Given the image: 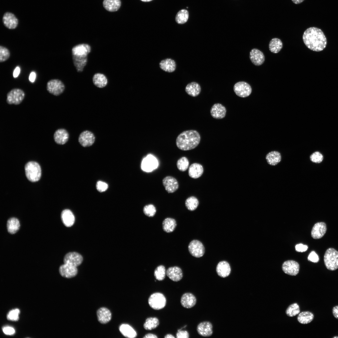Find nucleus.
Masks as SVG:
<instances>
[{"instance_id":"c756f323","label":"nucleus","mask_w":338,"mask_h":338,"mask_svg":"<svg viewBox=\"0 0 338 338\" xmlns=\"http://www.w3.org/2000/svg\"><path fill=\"white\" fill-rule=\"evenodd\" d=\"M61 218L64 224L67 227L71 226L74 222V216L72 212L69 209H65L62 212Z\"/></svg>"},{"instance_id":"72a5a7b5","label":"nucleus","mask_w":338,"mask_h":338,"mask_svg":"<svg viewBox=\"0 0 338 338\" xmlns=\"http://www.w3.org/2000/svg\"><path fill=\"white\" fill-rule=\"evenodd\" d=\"M119 330L121 333L126 337L134 338L136 337L137 335L134 329L127 324L121 325L119 327Z\"/></svg>"},{"instance_id":"1a4fd4ad","label":"nucleus","mask_w":338,"mask_h":338,"mask_svg":"<svg viewBox=\"0 0 338 338\" xmlns=\"http://www.w3.org/2000/svg\"><path fill=\"white\" fill-rule=\"evenodd\" d=\"M233 90L237 96L242 98L249 96L252 92V88L250 85L244 81L236 83L234 86Z\"/></svg>"},{"instance_id":"5fc2aeb1","label":"nucleus","mask_w":338,"mask_h":338,"mask_svg":"<svg viewBox=\"0 0 338 338\" xmlns=\"http://www.w3.org/2000/svg\"><path fill=\"white\" fill-rule=\"evenodd\" d=\"M2 330L3 332L7 335H13L15 332L14 328L10 326L4 327L2 328Z\"/></svg>"},{"instance_id":"c03bdc74","label":"nucleus","mask_w":338,"mask_h":338,"mask_svg":"<svg viewBox=\"0 0 338 338\" xmlns=\"http://www.w3.org/2000/svg\"><path fill=\"white\" fill-rule=\"evenodd\" d=\"M299 305L296 303L290 305L286 310V314L289 317H293L298 314L300 312Z\"/></svg>"},{"instance_id":"e2e57ef3","label":"nucleus","mask_w":338,"mask_h":338,"mask_svg":"<svg viewBox=\"0 0 338 338\" xmlns=\"http://www.w3.org/2000/svg\"><path fill=\"white\" fill-rule=\"evenodd\" d=\"M165 338H174L175 337L171 334H167L164 336Z\"/></svg>"},{"instance_id":"4be33fe9","label":"nucleus","mask_w":338,"mask_h":338,"mask_svg":"<svg viewBox=\"0 0 338 338\" xmlns=\"http://www.w3.org/2000/svg\"><path fill=\"white\" fill-rule=\"evenodd\" d=\"M196 302V297L191 293H185L181 297V304L183 307L189 309L193 307Z\"/></svg>"},{"instance_id":"4468645a","label":"nucleus","mask_w":338,"mask_h":338,"mask_svg":"<svg viewBox=\"0 0 338 338\" xmlns=\"http://www.w3.org/2000/svg\"><path fill=\"white\" fill-rule=\"evenodd\" d=\"M82 261L83 258L82 256L75 252H71L67 253L65 256L64 259V264L76 267L79 265Z\"/></svg>"},{"instance_id":"09e8293b","label":"nucleus","mask_w":338,"mask_h":338,"mask_svg":"<svg viewBox=\"0 0 338 338\" xmlns=\"http://www.w3.org/2000/svg\"><path fill=\"white\" fill-rule=\"evenodd\" d=\"M20 310L18 309H16L10 311L7 314V319L9 320L16 321L19 319L18 315Z\"/></svg>"},{"instance_id":"a878e982","label":"nucleus","mask_w":338,"mask_h":338,"mask_svg":"<svg viewBox=\"0 0 338 338\" xmlns=\"http://www.w3.org/2000/svg\"><path fill=\"white\" fill-rule=\"evenodd\" d=\"M73 64L77 72H82L87 65L88 57H81L72 55Z\"/></svg>"},{"instance_id":"b1692460","label":"nucleus","mask_w":338,"mask_h":338,"mask_svg":"<svg viewBox=\"0 0 338 338\" xmlns=\"http://www.w3.org/2000/svg\"><path fill=\"white\" fill-rule=\"evenodd\" d=\"M216 271L218 275L224 278L228 276L230 274L231 268L229 264L227 261L220 262L217 264Z\"/></svg>"},{"instance_id":"2f4dec72","label":"nucleus","mask_w":338,"mask_h":338,"mask_svg":"<svg viewBox=\"0 0 338 338\" xmlns=\"http://www.w3.org/2000/svg\"><path fill=\"white\" fill-rule=\"evenodd\" d=\"M185 90L189 95L192 97H196L200 93L201 88L200 85L197 83L193 82L188 84L186 86Z\"/></svg>"},{"instance_id":"6e6d98bb","label":"nucleus","mask_w":338,"mask_h":338,"mask_svg":"<svg viewBox=\"0 0 338 338\" xmlns=\"http://www.w3.org/2000/svg\"><path fill=\"white\" fill-rule=\"evenodd\" d=\"M296 251L299 252H304L306 251L308 248L307 245L302 243L297 244L295 247Z\"/></svg>"},{"instance_id":"ea45409f","label":"nucleus","mask_w":338,"mask_h":338,"mask_svg":"<svg viewBox=\"0 0 338 338\" xmlns=\"http://www.w3.org/2000/svg\"><path fill=\"white\" fill-rule=\"evenodd\" d=\"M159 321L156 317L147 318L143 325L144 328L147 330H151L156 328L159 325Z\"/></svg>"},{"instance_id":"37998d69","label":"nucleus","mask_w":338,"mask_h":338,"mask_svg":"<svg viewBox=\"0 0 338 338\" xmlns=\"http://www.w3.org/2000/svg\"><path fill=\"white\" fill-rule=\"evenodd\" d=\"M166 274L165 268L163 265L158 266L154 270V276L159 281L163 280L165 279Z\"/></svg>"},{"instance_id":"412c9836","label":"nucleus","mask_w":338,"mask_h":338,"mask_svg":"<svg viewBox=\"0 0 338 338\" xmlns=\"http://www.w3.org/2000/svg\"><path fill=\"white\" fill-rule=\"evenodd\" d=\"M226 108L222 104L216 103L214 104L210 110V114L214 118L220 119L224 118L226 115Z\"/></svg>"},{"instance_id":"0e129e2a","label":"nucleus","mask_w":338,"mask_h":338,"mask_svg":"<svg viewBox=\"0 0 338 338\" xmlns=\"http://www.w3.org/2000/svg\"><path fill=\"white\" fill-rule=\"evenodd\" d=\"M140 0L142 1V2H150V1H152V0Z\"/></svg>"},{"instance_id":"cd10ccee","label":"nucleus","mask_w":338,"mask_h":338,"mask_svg":"<svg viewBox=\"0 0 338 338\" xmlns=\"http://www.w3.org/2000/svg\"><path fill=\"white\" fill-rule=\"evenodd\" d=\"M203 172V169L201 164L194 163L191 164L188 169V175L191 178L196 179L200 177Z\"/></svg>"},{"instance_id":"473e14b6","label":"nucleus","mask_w":338,"mask_h":338,"mask_svg":"<svg viewBox=\"0 0 338 338\" xmlns=\"http://www.w3.org/2000/svg\"><path fill=\"white\" fill-rule=\"evenodd\" d=\"M104 8L111 12L117 11L121 6L120 0H104L103 3Z\"/></svg>"},{"instance_id":"3c124183","label":"nucleus","mask_w":338,"mask_h":338,"mask_svg":"<svg viewBox=\"0 0 338 338\" xmlns=\"http://www.w3.org/2000/svg\"><path fill=\"white\" fill-rule=\"evenodd\" d=\"M97 190L100 192L105 191L108 188V184L105 182L101 181H98L96 185Z\"/></svg>"},{"instance_id":"052dcab7","label":"nucleus","mask_w":338,"mask_h":338,"mask_svg":"<svg viewBox=\"0 0 338 338\" xmlns=\"http://www.w3.org/2000/svg\"><path fill=\"white\" fill-rule=\"evenodd\" d=\"M144 338H157L158 337L155 334L152 333H148L143 337Z\"/></svg>"},{"instance_id":"5701e85b","label":"nucleus","mask_w":338,"mask_h":338,"mask_svg":"<svg viewBox=\"0 0 338 338\" xmlns=\"http://www.w3.org/2000/svg\"><path fill=\"white\" fill-rule=\"evenodd\" d=\"M166 274L170 279L175 282L180 280L183 277L182 270L178 266L169 268L166 271Z\"/></svg>"},{"instance_id":"bb28decb","label":"nucleus","mask_w":338,"mask_h":338,"mask_svg":"<svg viewBox=\"0 0 338 338\" xmlns=\"http://www.w3.org/2000/svg\"><path fill=\"white\" fill-rule=\"evenodd\" d=\"M92 80L94 85L99 88L105 87L108 83V78L104 74L101 73L95 74Z\"/></svg>"},{"instance_id":"f257e3e1","label":"nucleus","mask_w":338,"mask_h":338,"mask_svg":"<svg viewBox=\"0 0 338 338\" xmlns=\"http://www.w3.org/2000/svg\"><path fill=\"white\" fill-rule=\"evenodd\" d=\"M303 41L306 46L310 49L316 52H320L326 47V38L322 30L315 27L307 29L304 32Z\"/></svg>"},{"instance_id":"49530a36","label":"nucleus","mask_w":338,"mask_h":338,"mask_svg":"<svg viewBox=\"0 0 338 338\" xmlns=\"http://www.w3.org/2000/svg\"><path fill=\"white\" fill-rule=\"evenodd\" d=\"M10 56V52L6 47L0 46V62H3L8 60Z\"/></svg>"},{"instance_id":"a18cd8bd","label":"nucleus","mask_w":338,"mask_h":338,"mask_svg":"<svg viewBox=\"0 0 338 338\" xmlns=\"http://www.w3.org/2000/svg\"><path fill=\"white\" fill-rule=\"evenodd\" d=\"M189 162L187 158L183 156L179 159L177 162L178 169L182 172L186 171L188 168Z\"/></svg>"},{"instance_id":"13d9d810","label":"nucleus","mask_w":338,"mask_h":338,"mask_svg":"<svg viewBox=\"0 0 338 338\" xmlns=\"http://www.w3.org/2000/svg\"><path fill=\"white\" fill-rule=\"evenodd\" d=\"M36 77V73L34 72H32L30 74L29 77V79L30 81L32 83H33L34 82Z\"/></svg>"},{"instance_id":"a19ab883","label":"nucleus","mask_w":338,"mask_h":338,"mask_svg":"<svg viewBox=\"0 0 338 338\" xmlns=\"http://www.w3.org/2000/svg\"><path fill=\"white\" fill-rule=\"evenodd\" d=\"M189 18L188 11L185 9L180 10L177 13L175 20L179 24H183L187 22Z\"/></svg>"},{"instance_id":"9b49d317","label":"nucleus","mask_w":338,"mask_h":338,"mask_svg":"<svg viewBox=\"0 0 338 338\" xmlns=\"http://www.w3.org/2000/svg\"><path fill=\"white\" fill-rule=\"evenodd\" d=\"M158 165L156 158L152 155L149 154L144 158L141 162V168L146 172H150L156 169Z\"/></svg>"},{"instance_id":"bf43d9fd","label":"nucleus","mask_w":338,"mask_h":338,"mask_svg":"<svg viewBox=\"0 0 338 338\" xmlns=\"http://www.w3.org/2000/svg\"><path fill=\"white\" fill-rule=\"evenodd\" d=\"M332 313L335 318L338 319V306H335L333 308Z\"/></svg>"},{"instance_id":"864d4df0","label":"nucleus","mask_w":338,"mask_h":338,"mask_svg":"<svg viewBox=\"0 0 338 338\" xmlns=\"http://www.w3.org/2000/svg\"><path fill=\"white\" fill-rule=\"evenodd\" d=\"M308 259L309 261L314 263H317L319 260L318 256L314 251H312L310 253Z\"/></svg>"},{"instance_id":"c9c22d12","label":"nucleus","mask_w":338,"mask_h":338,"mask_svg":"<svg viewBox=\"0 0 338 338\" xmlns=\"http://www.w3.org/2000/svg\"><path fill=\"white\" fill-rule=\"evenodd\" d=\"M162 225L163 231L166 233H170L175 230L177 226V223L175 219L167 218L164 220Z\"/></svg>"},{"instance_id":"dca6fc26","label":"nucleus","mask_w":338,"mask_h":338,"mask_svg":"<svg viewBox=\"0 0 338 338\" xmlns=\"http://www.w3.org/2000/svg\"><path fill=\"white\" fill-rule=\"evenodd\" d=\"M213 325L210 322L204 321L199 323L197 326L198 334L203 337H209L213 334Z\"/></svg>"},{"instance_id":"7ed1b4c3","label":"nucleus","mask_w":338,"mask_h":338,"mask_svg":"<svg viewBox=\"0 0 338 338\" xmlns=\"http://www.w3.org/2000/svg\"><path fill=\"white\" fill-rule=\"evenodd\" d=\"M25 174L27 179L31 182L38 181L40 178L41 170L39 165L37 162L29 161L25 165Z\"/></svg>"},{"instance_id":"e433bc0d","label":"nucleus","mask_w":338,"mask_h":338,"mask_svg":"<svg viewBox=\"0 0 338 338\" xmlns=\"http://www.w3.org/2000/svg\"><path fill=\"white\" fill-rule=\"evenodd\" d=\"M20 226L19 222L18 219L15 218H10L7 223L8 232L11 234H14L18 230Z\"/></svg>"},{"instance_id":"9d476101","label":"nucleus","mask_w":338,"mask_h":338,"mask_svg":"<svg viewBox=\"0 0 338 338\" xmlns=\"http://www.w3.org/2000/svg\"><path fill=\"white\" fill-rule=\"evenodd\" d=\"M188 249L190 254L196 258H200L203 256L205 253V248L200 241L194 240L189 243Z\"/></svg>"},{"instance_id":"39448f33","label":"nucleus","mask_w":338,"mask_h":338,"mask_svg":"<svg viewBox=\"0 0 338 338\" xmlns=\"http://www.w3.org/2000/svg\"><path fill=\"white\" fill-rule=\"evenodd\" d=\"M148 302L152 308L155 310H159L163 309L166 306V299L162 293L156 292L150 296Z\"/></svg>"},{"instance_id":"680f3d73","label":"nucleus","mask_w":338,"mask_h":338,"mask_svg":"<svg viewBox=\"0 0 338 338\" xmlns=\"http://www.w3.org/2000/svg\"><path fill=\"white\" fill-rule=\"evenodd\" d=\"M295 4H299L302 3L304 0H291Z\"/></svg>"},{"instance_id":"4d7b16f0","label":"nucleus","mask_w":338,"mask_h":338,"mask_svg":"<svg viewBox=\"0 0 338 338\" xmlns=\"http://www.w3.org/2000/svg\"><path fill=\"white\" fill-rule=\"evenodd\" d=\"M20 72V68L18 66H17L15 69L13 73V76L14 78H16L19 75Z\"/></svg>"},{"instance_id":"f8f14e48","label":"nucleus","mask_w":338,"mask_h":338,"mask_svg":"<svg viewBox=\"0 0 338 338\" xmlns=\"http://www.w3.org/2000/svg\"><path fill=\"white\" fill-rule=\"evenodd\" d=\"M95 137L91 131L86 130L81 133L78 138L79 144L83 147H86L92 145L94 143Z\"/></svg>"},{"instance_id":"79ce46f5","label":"nucleus","mask_w":338,"mask_h":338,"mask_svg":"<svg viewBox=\"0 0 338 338\" xmlns=\"http://www.w3.org/2000/svg\"><path fill=\"white\" fill-rule=\"evenodd\" d=\"M185 206L189 210H195L198 206L199 201L197 198L194 196L188 197L185 201Z\"/></svg>"},{"instance_id":"393cba45","label":"nucleus","mask_w":338,"mask_h":338,"mask_svg":"<svg viewBox=\"0 0 338 338\" xmlns=\"http://www.w3.org/2000/svg\"><path fill=\"white\" fill-rule=\"evenodd\" d=\"M3 22L5 26L9 29H14L17 26L18 20L15 16L10 13H6L3 18Z\"/></svg>"},{"instance_id":"2eb2a0df","label":"nucleus","mask_w":338,"mask_h":338,"mask_svg":"<svg viewBox=\"0 0 338 338\" xmlns=\"http://www.w3.org/2000/svg\"><path fill=\"white\" fill-rule=\"evenodd\" d=\"M162 184L168 193H172L178 188L179 184L177 180L171 176H167L162 180Z\"/></svg>"},{"instance_id":"20e7f679","label":"nucleus","mask_w":338,"mask_h":338,"mask_svg":"<svg viewBox=\"0 0 338 338\" xmlns=\"http://www.w3.org/2000/svg\"><path fill=\"white\" fill-rule=\"evenodd\" d=\"M324 262L328 269L333 271L338 268V252L335 249L330 248L325 252Z\"/></svg>"},{"instance_id":"de8ad7c7","label":"nucleus","mask_w":338,"mask_h":338,"mask_svg":"<svg viewBox=\"0 0 338 338\" xmlns=\"http://www.w3.org/2000/svg\"><path fill=\"white\" fill-rule=\"evenodd\" d=\"M143 212L146 216L148 217H153L156 213V208L152 204L146 205L143 207Z\"/></svg>"},{"instance_id":"423d86ee","label":"nucleus","mask_w":338,"mask_h":338,"mask_svg":"<svg viewBox=\"0 0 338 338\" xmlns=\"http://www.w3.org/2000/svg\"><path fill=\"white\" fill-rule=\"evenodd\" d=\"M25 96L23 90L19 88H14L7 93L6 101L9 105H18L22 102Z\"/></svg>"},{"instance_id":"f03ea898","label":"nucleus","mask_w":338,"mask_h":338,"mask_svg":"<svg viewBox=\"0 0 338 338\" xmlns=\"http://www.w3.org/2000/svg\"><path fill=\"white\" fill-rule=\"evenodd\" d=\"M201 137L199 133L195 130L184 131L177 136L176 140L177 146L183 151L192 150L199 144Z\"/></svg>"},{"instance_id":"69168bd1","label":"nucleus","mask_w":338,"mask_h":338,"mask_svg":"<svg viewBox=\"0 0 338 338\" xmlns=\"http://www.w3.org/2000/svg\"><path fill=\"white\" fill-rule=\"evenodd\" d=\"M333 338H338V336H335L333 337Z\"/></svg>"},{"instance_id":"603ef678","label":"nucleus","mask_w":338,"mask_h":338,"mask_svg":"<svg viewBox=\"0 0 338 338\" xmlns=\"http://www.w3.org/2000/svg\"><path fill=\"white\" fill-rule=\"evenodd\" d=\"M176 335L177 338H188L189 337L188 331L187 330H182L181 329L177 330Z\"/></svg>"},{"instance_id":"f704fd0d","label":"nucleus","mask_w":338,"mask_h":338,"mask_svg":"<svg viewBox=\"0 0 338 338\" xmlns=\"http://www.w3.org/2000/svg\"><path fill=\"white\" fill-rule=\"evenodd\" d=\"M281 159L280 153L276 151H272L267 154L266 159L268 164L275 166L279 163Z\"/></svg>"},{"instance_id":"c85d7f7f","label":"nucleus","mask_w":338,"mask_h":338,"mask_svg":"<svg viewBox=\"0 0 338 338\" xmlns=\"http://www.w3.org/2000/svg\"><path fill=\"white\" fill-rule=\"evenodd\" d=\"M98 321L102 324H106L111 320V314L108 309L102 307L99 309L97 312Z\"/></svg>"},{"instance_id":"a211bd4d","label":"nucleus","mask_w":338,"mask_h":338,"mask_svg":"<svg viewBox=\"0 0 338 338\" xmlns=\"http://www.w3.org/2000/svg\"><path fill=\"white\" fill-rule=\"evenodd\" d=\"M326 230V226L325 223H317L314 225L312 228L311 236L315 239L320 238L325 234Z\"/></svg>"},{"instance_id":"6e6552de","label":"nucleus","mask_w":338,"mask_h":338,"mask_svg":"<svg viewBox=\"0 0 338 338\" xmlns=\"http://www.w3.org/2000/svg\"><path fill=\"white\" fill-rule=\"evenodd\" d=\"M92 48L86 43H81L76 44L71 49L72 55L81 57H88L91 52Z\"/></svg>"},{"instance_id":"aec40b11","label":"nucleus","mask_w":338,"mask_h":338,"mask_svg":"<svg viewBox=\"0 0 338 338\" xmlns=\"http://www.w3.org/2000/svg\"><path fill=\"white\" fill-rule=\"evenodd\" d=\"M69 137L68 132L64 128L56 130L54 134V139L55 142L59 145L65 144L68 141Z\"/></svg>"},{"instance_id":"6ab92c4d","label":"nucleus","mask_w":338,"mask_h":338,"mask_svg":"<svg viewBox=\"0 0 338 338\" xmlns=\"http://www.w3.org/2000/svg\"><path fill=\"white\" fill-rule=\"evenodd\" d=\"M249 58L251 62L256 66L262 65L265 60V56L263 53L256 48L252 49L250 51Z\"/></svg>"},{"instance_id":"f3484780","label":"nucleus","mask_w":338,"mask_h":338,"mask_svg":"<svg viewBox=\"0 0 338 338\" xmlns=\"http://www.w3.org/2000/svg\"><path fill=\"white\" fill-rule=\"evenodd\" d=\"M59 271L62 277L68 278L74 277L78 272L77 267L64 263L59 267Z\"/></svg>"},{"instance_id":"0eeeda50","label":"nucleus","mask_w":338,"mask_h":338,"mask_svg":"<svg viewBox=\"0 0 338 338\" xmlns=\"http://www.w3.org/2000/svg\"><path fill=\"white\" fill-rule=\"evenodd\" d=\"M46 89L50 94L56 96L62 94L65 89L64 83L58 79H52L47 83Z\"/></svg>"},{"instance_id":"4c0bfd02","label":"nucleus","mask_w":338,"mask_h":338,"mask_svg":"<svg viewBox=\"0 0 338 338\" xmlns=\"http://www.w3.org/2000/svg\"><path fill=\"white\" fill-rule=\"evenodd\" d=\"M283 43L280 39L277 38H272L269 44V50L273 53L279 52L283 47Z\"/></svg>"},{"instance_id":"58836bf2","label":"nucleus","mask_w":338,"mask_h":338,"mask_svg":"<svg viewBox=\"0 0 338 338\" xmlns=\"http://www.w3.org/2000/svg\"><path fill=\"white\" fill-rule=\"evenodd\" d=\"M314 315L309 311H304L300 313L298 317V322L303 324H307L310 322L313 319Z\"/></svg>"},{"instance_id":"8fccbe9b","label":"nucleus","mask_w":338,"mask_h":338,"mask_svg":"<svg viewBox=\"0 0 338 338\" xmlns=\"http://www.w3.org/2000/svg\"><path fill=\"white\" fill-rule=\"evenodd\" d=\"M310 160L313 162L319 163L322 161L323 159L322 155L318 151L313 153L310 156Z\"/></svg>"},{"instance_id":"ddd939ff","label":"nucleus","mask_w":338,"mask_h":338,"mask_svg":"<svg viewBox=\"0 0 338 338\" xmlns=\"http://www.w3.org/2000/svg\"><path fill=\"white\" fill-rule=\"evenodd\" d=\"M283 271L288 274L295 276L298 274L300 269L299 264L293 260H288L284 262L282 266Z\"/></svg>"},{"instance_id":"7c9ffc66","label":"nucleus","mask_w":338,"mask_h":338,"mask_svg":"<svg viewBox=\"0 0 338 338\" xmlns=\"http://www.w3.org/2000/svg\"><path fill=\"white\" fill-rule=\"evenodd\" d=\"M159 64L160 68L166 72H172L176 69V65L175 62L170 58H167L161 60Z\"/></svg>"}]
</instances>
